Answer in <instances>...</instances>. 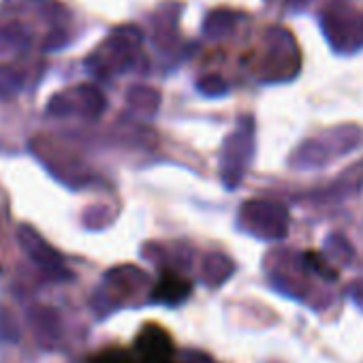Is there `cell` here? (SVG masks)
<instances>
[{"instance_id": "6da1fadb", "label": "cell", "mask_w": 363, "mask_h": 363, "mask_svg": "<svg viewBox=\"0 0 363 363\" xmlns=\"http://www.w3.org/2000/svg\"><path fill=\"white\" fill-rule=\"evenodd\" d=\"M193 284L189 280H184L177 274H162L160 282L156 284L154 291V299L164 301V303H177L184 299L191 293Z\"/></svg>"}, {"instance_id": "7a4b0ae2", "label": "cell", "mask_w": 363, "mask_h": 363, "mask_svg": "<svg viewBox=\"0 0 363 363\" xmlns=\"http://www.w3.org/2000/svg\"><path fill=\"white\" fill-rule=\"evenodd\" d=\"M92 363H147L139 352L128 350H103L99 357L92 359Z\"/></svg>"}]
</instances>
